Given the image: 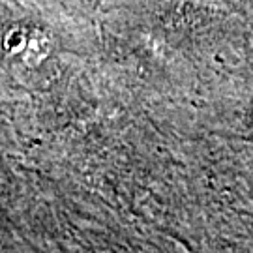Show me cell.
Wrapping results in <instances>:
<instances>
[{"label":"cell","mask_w":253,"mask_h":253,"mask_svg":"<svg viewBox=\"0 0 253 253\" xmlns=\"http://www.w3.org/2000/svg\"><path fill=\"white\" fill-rule=\"evenodd\" d=\"M4 51L9 56L36 66L51 53V38L38 27L15 25L9 27L4 36Z\"/></svg>","instance_id":"6da1fadb"}]
</instances>
